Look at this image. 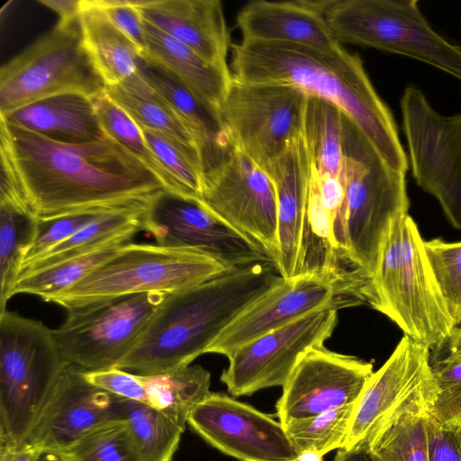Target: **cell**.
I'll list each match as a JSON object with an SVG mask.
<instances>
[{"label":"cell","instance_id":"cell-23","mask_svg":"<svg viewBox=\"0 0 461 461\" xmlns=\"http://www.w3.org/2000/svg\"><path fill=\"white\" fill-rule=\"evenodd\" d=\"M330 1H252L238 14L242 40L303 45L321 50L342 47L324 12Z\"/></svg>","mask_w":461,"mask_h":461},{"label":"cell","instance_id":"cell-3","mask_svg":"<svg viewBox=\"0 0 461 461\" xmlns=\"http://www.w3.org/2000/svg\"><path fill=\"white\" fill-rule=\"evenodd\" d=\"M283 280L273 262H258L170 293L115 367L151 375L190 366L248 305Z\"/></svg>","mask_w":461,"mask_h":461},{"label":"cell","instance_id":"cell-45","mask_svg":"<svg viewBox=\"0 0 461 461\" xmlns=\"http://www.w3.org/2000/svg\"><path fill=\"white\" fill-rule=\"evenodd\" d=\"M91 384L115 396L147 403V394L140 375L118 367L84 372Z\"/></svg>","mask_w":461,"mask_h":461},{"label":"cell","instance_id":"cell-13","mask_svg":"<svg viewBox=\"0 0 461 461\" xmlns=\"http://www.w3.org/2000/svg\"><path fill=\"white\" fill-rule=\"evenodd\" d=\"M363 303H367L365 290L341 277L305 274L284 279L248 305L205 353L229 357L243 345L306 313Z\"/></svg>","mask_w":461,"mask_h":461},{"label":"cell","instance_id":"cell-46","mask_svg":"<svg viewBox=\"0 0 461 461\" xmlns=\"http://www.w3.org/2000/svg\"><path fill=\"white\" fill-rule=\"evenodd\" d=\"M429 461H461V431L439 425L429 414L426 418Z\"/></svg>","mask_w":461,"mask_h":461},{"label":"cell","instance_id":"cell-47","mask_svg":"<svg viewBox=\"0 0 461 461\" xmlns=\"http://www.w3.org/2000/svg\"><path fill=\"white\" fill-rule=\"evenodd\" d=\"M38 3L54 11L59 17L57 24L71 25L78 22L81 0H38Z\"/></svg>","mask_w":461,"mask_h":461},{"label":"cell","instance_id":"cell-43","mask_svg":"<svg viewBox=\"0 0 461 461\" xmlns=\"http://www.w3.org/2000/svg\"><path fill=\"white\" fill-rule=\"evenodd\" d=\"M0 205L11 206L19 211L32 214L25 196L22 178L14 155L8 128L3 119H0Z\"/></svg>","mask_w":461,"mask_h":461},{"label":"cell","instance_id":"cell-33","mask_svg":"<svg viewBox=\"0 0 461 461\" xmlns=\"http://www.w3.org/2000/svg\"><path fill=\"white\" fill-rule=\"evenodd\" d=\"M122 409L144 461H171L185 428L150 405L122 398Z\"/></svg>","mask_w":461,"mask_h":461},{"label":"cell","instance_id":"cell-16","mask_svg":"<svg viewBox=\"0 0 461 461\" xmlns=\"http://www.w3.org/2000/svg\"><path fill=\"white\" fill-rule=\"evenodd\" d=\"M201 203L262 246L275 264L278 239L273 182L232 143L223 162L204 176Z\"/></svg>","mask_w":461,"mask_h":461},{"label":"cell","instance_id":"cell-12","mask_svg":"<svg viewBox=\"0 0 461 461\" xmlns=\"http://www.w3.org/2000/svg\"><path fill=\"white\" fill-rule=\"evenodd\" d=\"M401 111L416 184L438 200L452 226L461 230V113L440 114L413 85L403 91Z\"/></svg>","mask_w":461,"mask_h":461},{"label":"cell","instance_id":"cell-40","mask_svg":"<svg viewBox=\"0 0 461 461\" xmlns=\"http://www.w3.org/2000/svg\"><path fill=\"white\" fill-rule=\"evenodd\" d=\"M435 393L429 414L442 427L461 431V356L430 359Z\"/></svg>","mask_w":461,"mask_h":461},{"label":"cell","instance_id":"cell-19","mask_svg":"<svg viewBox=\"0 0 461 461\" xmlns=\"http://www.w3.org/2000/svg\"><path fill=\"white\" fill-rule=\"evenodd\" d=\"M374 373L373 364L324 346L298 361L276 402L284 427L333 408L356 403Z\"/></svg>","mask_w":461,"mask_h":461},{"label":"cell","instance_id":"cell-28","mask_svg":"<svg viewBox=\"0 0 461 461\" xmlns=\"http://www.w3.org/2000/svg\"><path fill=\"white\" fill-rule=\"evenodd\" d=\"M78 23L84 46L106 86L138 74L142 51L91 0H81Z\"/></svg>","mask_w":461,"mask_h":461},{"label":"cell","instance_id":"cell-17","mask_svg":"<svg viewBox=\"0 0 461 461\" xmlns=\"http://www.w3.org/2000/svg\"><path fill=\"white\" fill-rule=\"evenodd\" d=\"M141 226L158 245L202 250L230 269L273 262L262 246L202 203L166 190L153 197Z\"/></svg>","mask_w":461,"mask_h":461},{"label":"cell","instance_id":"cell-1","mask_svg":"<svg viewBox=\"0 0 461 461\" xmlns=\"http://www.w3.org/2000/svg\"><path fill=\"white\" fill-rule=\"evenodd\" d=\"M6 125L29 207L39 220L89 210L145 209L165 190L107 135L86 144H65Z\"/></svg>","mask_w":461,"mask_h":461},{"label":"cell","instance_id":"cell-7","mask_svg":"<svg viewBox=\"0 0 461 461\" xmlns=\"http://www.w3.org/2000/svg\"><path fill=\"white\" fill-rule=\"evenodd\" d=\"M67 365L44 323L0 313V445L24 442Z\"/></svg>","mask_w":461,"mask_h":461},{"label":"cell","instance_id":"cell-52","mask_svg":"<svg viewBox=\"0 0 461 461\" xmlns=\"http://www.w3.org/2000/svg\"><path fill=\"white\" fill-rule=\"evenodd\" d=\"M297 461H322V456L314 452L300 453Z\"/></svg>","mask_w":461,"mask_h":461},{"label":"cell","instance_id":"cell-2","mask_svg":"<svg viewBox=\"0 0 461 461\" xmlns=\"http://www.w3.org/2000/svg\"><path fill=\"white\" fill-rule=\"evenodd\" d=\"M232 77L255 84H280L336 104L369 139L386 162L407 173L409 159L388 106L375 90L357 54L343 47L242 40L231 46Z\"/></svg>","mask_w":461,"mask_h":461},{"label":"cell","instance_id":"cell-5","mask_svg":"<svg viewBox=\"0 0 461 461\" xmlns=\"http://www.w3.org/2000/svg\"><path fill=\"white\" fill-rule=\"evenodd\" d=\"M343 131L348 256L371 279L390 224L408 214L406 173L393 168L346 114Z\"/></svg>","mask_w":461,"mask_h":461},{"label":"cell","instance_id":"cell-21","mask_svg":"<svg viewBox=\"0 0 461 461\" xmlns=\"http://www.w3.org/2000/svg\"><path fill=\"white\" fill-rule=\"evenodd\" d=\"M273 182L277 205L278 249L275 266L285 280L300 274L311 161L302 136L263 169Z\"/></svg>","mask_w":461,"mask_h":461},{"label":"cell","instance_id":"cell-42","mask_svg":"<svg viewBox=\"0 0 461 461\" xmlns=\"http://www.w3.org/2000/svg\"><path fill=\"white\" fill-rule=\"evenodd\" d=\"M108 211L112 210H89L51 219H38L35 235L23 251L21 267L65 241L87 223Z\"/></svg>","mask_w":461,"mask_h":461},{"label":"cell","instance_id":"cell-10","mask_svg":"<svg viewBox=\"0 0 461 461\" xmlns=\"http://www.w3.org/2000/svg\"><path fill=\"white\" fill-rule=\"evenodd\" d=\"M169 294H134L68 312L63 324L52 330L63 359L83 372L116 366Z\"/></svg>","mask_w":461,"mask_h":461},{"label":"cell","instance_id":"cell-30","mask_svg":"<svg viewBox=\"0 0 461 461\" xmlns=\"http://www.w3.org/2000/svg\"><path fill=\"white\" fill-rule=\"evenodd\" d=\"M345 113L333 103L307 95L302 137L311 167L321 175L339 176L344 161Z\"/></svg>","mask_w":461,"mask_h":461},{"label":"cell","instance_id":"cell-11","mask_svg":"<svg viewBox=\"0 0 461 461\" xmlns=\"http://www.w3.org/2000/svg\"><path fill=\"white\" fill-rule=\"evenodd\" d=\"M306 101L291 86L232 77L220 113L230 142L264 169L302 136Z\"/></svg>","mask_w":461,"mask_h":461},{"label":"cell","instance_id":"cell-49","mask_svg":"<svg viewBox=\"0 0 461 461\" xmlns=\"http://www.w3.org/2000/svg\"><path fill=\"white\" fill-rule=\"evenodd\" d=\"M334 461H377L366 443H360L351 448L338 449Z\"/></svg>","mask_w":461,"mask_h":461},{"label":"cell","instance_id":"cell-26","mask_svg":"<svg viewBox=\"0 0 461 461\" xmlns=\"http://www.w3.org/2000/svg\"><path fill=\"white\" fill-rule=\"evenodd\" d=\"M144 22L142 54L167 69L193 94L220 112L232 79L230 69L206 62L182 42Z\"/></svg>","mask_w":461,"mask_h":461},{"label":"cell","instance_id":"cell-34","mask_svg":"<svg viewBox=\"0 0 461 461\" xmlns=\"http://www.w3.org/2000/svg\"><path fill=\"white\" fill-rule=\"evenodd\" d=\"M104 133L135 156L161 182L164 189L182 197L176 181L147 143L139 125L104 93L93 98Z\"/></svg>","mask_w":461,"mask_h":461},{"label":"cell","instance_id":"cell-24","mask_svg":"<svg viewBox=\"0 0 461 461\" xmlns=\"http://www.w3.org/2000/svg\"><path fill=\"white\" fill-rule=\"evenodd\" d=\"M138 74L170 104L194 136L204 178L223 162L231 147L220 112L193 94L171 72L142 53Z\"/></svg>","mask_w":461,"mask_h":461},{"label":"cell","instance_id":"cell-36","mask_svg":"<svg viewBox=\"0 0 461 461\" xmlns=\"http://www.w3.org/2000/svg\"><path fill=\"white\" fill-rule=\"evenodd\" d=\"M62 453L68 461H144L126 419L93 428Z\"/></svg>","mask_w":461,"mask_h":461},{"label":"cell","instance_id":"cell-6","mask_svg":"<svg viewBox=\"0 0 461 461\" xmlns=\"http://www.w3.org/2000/svg\"><path fill=\"white\" fill-rule=\"evenodd\" d=\"M230 270L199 249L129 242L47 302L60 305L68 313L134 294L174 293Z\"/></svg>","mask_w":461,"mask_h":461},{"label":"cell","instance_id":"cell-38","mask_svg":"<svg viewBox=\"0 0 461 461\" xmlns=\"http://www.w3.org/2000/svg\"><path fill=\"white\" fill-rule=\"evenodd\" d=\"M356 403L333 408L313 417L289 423L285 428L297 452L321 456L342 447Z\"/></svg>","mask_w":461,"mask_h":461},{"label":"cell","instance_id":"cell-15","mask_svg":"<svg viewBox=\"0 0 461 461\" xmlns=\"http://www.w3.org/2000/svg\"><path fill=\"white\" fill-rule=\"evenodd\" d=\"M338 309L306 313L271 330L232 352L221 381L232 396L251 395L283 386L300 358L309 350L324 346L338 324Z\"/></svg>","mask_w":461,"mask_h":461},{"label":"cell","instance_id":"cell-8","mask_svg":"<svg viewBox=\"0 0 461 461\" xmlns=\"http://www.w3.org/2000/svg\"><path fill=\"white\" fill-rule=\"evenodd\" d=\"M324 15L340 43L412 58L461 81V47L429 25L416 0L330 1Z\"/></svg>","mask_w":461,"mask_h":461},{"label":"cell","instance_id":"cell-51","mask_svg":"<svg viewBox=\"0 0 461 461\" xmlns=\"http://www.w3.org/2000/svg\"><path fill=\"white\" fill-rule=\"evenodd\" d=\"M37 461H68L62 452L43 450Z\"/></svg>","mask_w":461,"mask_h":461},{"label":"cell","instance_id":"cell-44","mask_svg":"<svg viewBox=\"0 0 461 461\" xmlns=\"http://www.w3.org/2000/svg\"><path fill=\"white\" fill-rule=\"evenodd\" d=\"M102 9L111 23L132 41L143 52L145 50V22L137 8V0H91Z\"/></svg>","mask_w":461,"mask_h":461},{"label":"cell","instance_id":"cell-9","mask_svg":"<svg viewBox=\"0 0 461 461\" xmlns=\"http://www.w3.org/2000/svg\"><path fill=\"white\" fill-rule=\"evenodd\" d=\"M106 85L82 40L79 23L41 37L0 69V115L61 94L95 98Z\"/></svg>","mask_w":461,"mask_h":461},{"label":"cell","instance_id":"cell-48","mask_svg":"<svg viewBox=\"0 0 461 461\" xmlns=\"http://www.w3.org/2000/svg\"><path fill=\"white\" fill-rule=\"evenodd\" d=\"M42 452L40 447L27 442L0 445V461H37Z\"/></svg>","mask_w":461,"mask_h":461},{"label":"cell","instance_id":"cell-31","mask_svg":"<svg viewBox=\"0 0 461 461\" xmlns=\"http://www.w3.org/2000/svg\"><path fill=\"white\" fill-rule=\"evenodd\" d=\"M147 404L185 428L192 409L210 393L211 375L201 366L151 375H140Z\"/></svg>","mask_w":461,"mask_h":461},{"label":"cell","instance_id":"cell-37","mask_svg":"<svg viewBox=\"0 0 461 461\" xmlns=\"http://www.w3.org/2000/svg\"><path fill=\"white\" fill-rule=\"evenodd\" d=\"M111 246L28 273L17 279L12 295L33 294L47 302L51 296L80 281L111 258L121 247Z\"/></svg>","mask_w":461,"mask_h":461},{"label":"cell","instance_id":"cell-39","mask_svg":"<svg viewBox=\"0 0 461 461\" xmlns=\"http://www.w3.org/2000/svg\"><path fill=\"white\" fill-rule=\"evenodd\" d=\"M431 272L456 326L461 324V241L424 240Z\"/></svg>","mask_w":461,"mask_h":461},{"label":"cell","instance_id":"cell-27","mask_svg":"<svg viewBox=\"0 0 461 461\" xmlns=\"http://www.w3.org/2000/svg\"><path fill=\"white\" fill-rule=\"evenodd\" d=\"M104 93L139 126L163 135L203 172L194 136L170 104L139 74L106 86Z\"/></svg>","mask_w":461,"mask_h":461},{"label":"cell","instance_id":"cell-25","mask_svg":"<svg viewBox=\"0 0 461 461\" xmlns=\"http://www.w3.org/2000/svg\"><path fill=\"white\" fill-rule=\"evenodd\" d=\"M0 118L9 125L65 144H86L106 136L93 98L81 94L50 96Z\"/></svg>","mask_w":461,"mask_h":461},{"label":"cell","instance_id":"cell-41","mask_svg":"<svg viewBox=\"0 0 461 461\" xmlns=\"http://www.w3.org/2000/svg\"><path fill=\"white\" fill-rule=\"evenodd\" d=\"M160 163L178 185L182 197L201 203L203 184L202 170L160 133L139 126Z\"/></svg>","mask_w":461,"mask_h":461},{"label":"cell","instance_id":"cell-53","mask_svg":"<svg viewBox=\"0 0 461 461\" xmlns=\"http://www.w3.org/2000/svg\"><path fill=\"white\" fill-rule=\"evenodd\" d=\"M450 356H461V348L458 349L455 354L450 355Z\"/></svg>","mask_w":461,"mask_h":461},{"label":"cell","instance_id":"cell-50","mask_svg":"<svg viewBox=\"0 0 461 461\" xmlns=\"http://www.w3.org/2000/svg\"><path fill=\"white\" fill-rule=\"evenodd\" d=\"M461 348V324L454 329L451 338L438 351L430 354V359L455 354Z\"/></svg>","mask_w":461,"mask_h":461},{"label":"cell","instance_id":"cell-20","mask_svg":"<svg viewBox=\"0 0 461 461\" xmlns=\"http://www.w3.org/2000/svg\"><path fill=\"white\" fill-rule=\"evenodd\" d=\"M122 401L67 365L24 442L63 452L93 428L125 419Z\"/></svg>","mask_w":461,"mask_h":461},{"label":"cell","instance_id":"cell-18","mask_svg":"<svg viewBox=\"0 0 461 461\" xmlns=\"http://www.w3.org/2000/svg\"><path fill=\"white\" fill-rule=\"evenodd\" d=\"M188 425L208 444L240 461H297L284 426L271 416L222 393L196 404Z\"/></svg>","mask_w":461,"mask_h":461},{"label":"cell","instance_id":"cell-35","mask_svg":"<svg viewBox=\"0 0 461 461\" xmlns=\"http://www.w3.org/2000/svg\"><path fill=\"white\" fill-rule=\"evenodd\" d=\"M37 224L32 214L0 205V313L13 296L23 251L33 240Z\"/></svg>","mask_w":461,"mask_h":461},{"label":"cell","instance_id":"cell-29","mask_svg":"<svg viewBox=\"0 0 461 461\" xmlns=\"http://www.w3.org/2000/svg\"><path fill=\"white\" fill-rule=\"evenodd\" d=\"M147 208H127L104 212L70 238L23 265L19 277L59 262L111 246L130 242L142 230V216Z\"/></svg>","mask_w":461,"mask_h":461},{"label":"cell","instance_id":"cell-32","mask_svg":"<svg viewBox=\"0 0 461 461\" xmlns=\"http://www.w3.org/2000/svg\"><path fill=\"white\" fill-rule=\"evenodd\" d=\"M429 407L409 410L365 442L377 461H429L426 418Z\"/></svg>","mask_w":461,"mask_h":461},{"label":"cell","instance_id":"cell-22","mask_svg":"<svg viewBox=\"0 0 461 461\" xmlns=\"http://www.w3.org/2000/svg\"><path fill=\"white\" fill-rule=\"evenodd\" d=\"M147 23L182 42L206 62L230 69V33L218 0H137Z\"/></svg>","mask_w":461,"mask_h":461},{"label":"cell","instance_id":"cell-4","mask_svg":"<svg viewBox=\"0 0 461 461\" xmlns=\"http://www.w3.org/2000/svg\"><path fill=\"white\" fill-rule=\"evenodd\" d=\"M368 304L430 353L440 350L452 336L456 325L409 213L390 224L371 278Z\"/></svg>","mask_w":461,"mask_h":461},{"label":"cell","instance_id":"cell-14","mask_svg":"<svg viewBox=\"0 0 461 461\" xmlns=\"http://www.w3.org/2000/svg\"><path fill=\"white\" fill-rule=\"evenodd\" d=\"M434 393L430 350L404 335L385 363L373 373L356 402L342 447L366 442L409 410L430 407Z\"/></svg>","mask_w":461,"mask_h":461}]
</instances>
